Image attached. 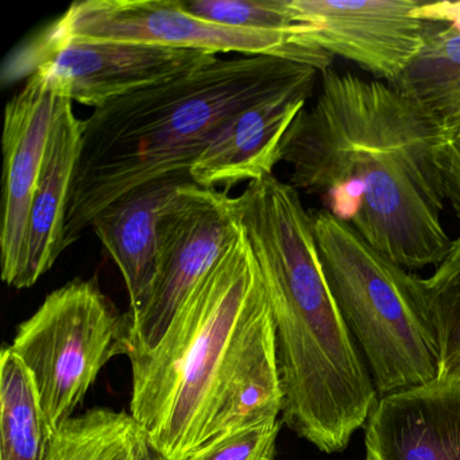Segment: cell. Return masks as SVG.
I'll use <instances>...</instances> for the list:
<instances>
[{
    "instance_id": "obj_1",
    "label": "cell",
    "mask_w": 460,
    "mask_h": 460,
    "mask_svg": "<svg viewBox=\"0 0 460 460\" xmlns=\"http://www.w3.org/2000/svg\"><path fill=\"white\" fill-rule=\"evenodd\" d=\"M281 145L289 184L316 196L374 250L408 271L438 266L452 239L448 142L394 85L330 68Z\"/></svg>"
},
{
    "instance_id": "obj_2",
    "label": "cell",
    "mask_w": 460,
    "mask_h": 460,
    "mask_svg": "<svg viewBox=\"0 0 460 460\" xmlns=\"http://www.w3.org/2000/svg\"><path fill=\"white\" fill-rule=\"evenodd\" d=\"M131 416L161 460L279 421L273 316L243 233L192 290L160 343L128 355Z\"/></svg>"
},
{
    "instance_id": "obj_3",
    "label": "cell",
    "mask_w": 460,
    "mask_h": 460,
    "mask_svg": "<svg viewBox=\"0 0 460 460\" xmlns=\"http://www.w3.org/2000/svg\"><path fill=\"white\" fill-rule=\"evenodd\" d=\"M234 209L270 304L281 422L325 454L343 451L379 394L331 292L311 215L274 174L250 182Z\"/></svg>"
},
{
    "instance_id": "obj_4",
    "label": "cell",
    "mask_w": 460,
    "mask_h": 460,
    "mask_svg": "<svg viewBox=\"0 0 460 460\" xmlns=\"http://www.w3.org/2000/svg\"><path fill=\"white\" fill-rule=\"evenodd\" d=\"M304 64L268 56L215 58L201 68L122 96L85 119L63 249L128 190L190 172L239 112L319 77Z\"/></svg>"
},
{
    "instance_id": "obj_5",
    "label": "cell",
    "mask_w": 460,
    "mask_h": 460,
    "mask_svg": "<svg viewBox=\"0 0 460 460\" xmlns=\"http://www.w3.org/2000/svg\"><path fill=\"white\" fill-rule=\"evenodd\" d=\"M323 269L378 394L428 384L441 359L421 277L325 209L309 211Z\"/></svg>"
},
{
    "instance_id": "obj_6",
    "label": "cell",
    "mask_w": 460,
    "mask_h": 460,
    "mask_svg": "<svg viewBox=\"0 0 460 460\" xmlns=\"http://www.w3.org/2000/svg\"><path fill=\"white\" fill-rule=\"evenodd\" d=\"M128 312H119L95 279L53 290L18 327L10 349L31 373L53 430L74 417L102 368L128 354Z\"/></svg>"
},
{
    "instance_id": "obj_7",
    "label": "cell",
    "mask_w": 460,
    "mask_h": 460,
    "mask_svg": "<svg viewBox=\"0 0 460 460\" xmlns=\"http://www.w3.org/2000/svg\"><path fill=\"white\" fill-rule=\"evenodd\" d=\"M40 36L49 41L122 42L168 49L268 56L312 66L320 74L333 58L284 34L230 28L185 12L180 0H84L72 4Z\"/></svg>"
},
{
    "instance_id": "obj_8",
    "label": "cell",
    "mask_w": 460,
    "mask_h": 460,
    "mask_svg": "<svg viewBox=\"0 0 460 460\" xmlns=\"http://www.w3.org/2000/svg\"><path fill=\"white\" fill-rule=\"evenodd\" d=\"M217 58L201 50L122 42L49 41L39 34L10 56L2 82L9 84L37 75L56 98L96 110Z\"/></svg>"
},
{
    "instance_id": "obj_9",
    "label": "cell",
    "mask_w": 460,
    "mask_h": 460,
    "mask_svg": "<svg viewBox=\"0 0 460 460\" xmlns=\"http://www.w3.org/2000/svg\"><path fill=\"white\" fill-rule=\"evenodd\" d=\"M241 233L234 198L190 182L160 225L158 270L144 308L130 316L128 357L160 343L192 290Z\"/></svg>"
},
{
    "instance_id": "obj_10",
    "label": "cell",
    "mask_w": 460,
    "mask_h": 460,
    "mask_svg": "<svg viewBox=\"0 0 460 460\" xmlns=\"http://www.w3.org/2000/svg\"><path fill=\"white\" fill-rule=\"evenodd\" d=\"M420 0H289L305 41L394 85L419 56L424 21Z\"/></svg>"
},
{
    "instance_id": "obj_11",
    "label": "cell",
    "mask_w": 460,
    "mask_h": 460,
    "mask_svg": "<svg viewBox=\"0 0 460 460\" xmlns=\"http://www.w3.org/2000/svg\"><path fill=\"white\" fill-rule=\"evenodd\" d=\"M58 99L31 75L4 110V200L0 226L2 279L14 288L22 269L29 215L41 176Z\"/></svg>"
},
{
    "instance_id": "obj_12",
    "label": "cell",
    "mask_w": 460,
    "mask_h": 460,
    "mask_svg": "<svg viewBox=\"0 0 460 460\" xmlns=\"http://www.w3.org/2000/svg\"><path fill=\"white\" fill-rule=\"evenodd\" d=\"M365 460H460V379L382 395L366 422Z\"/></svg>"
},
{
    "instance_id": "obj_13",
    "label": "cell",
    "mask_w": 460,
    "mask_h": 460,
    "mask_svg": "<svg viewBox=\"0 0 460 460\" xmlns=\"http://www.w3.org/2000/svg\"><path fill=\"white\" fill-rule=\"evenodd\" d=\"M317 79L293 85L236 114L190 166L195 184L227 192L243 181L273 174L281 145L314 95Z\"/></svg>"
},
{
    "instance_id": "obj_14",
    "label": "cell",
    "mask_w": 460,
    "mask_h": 460,
    "mask_svg": "<svg viewBox=\"0 0 460 460\" xmlns=\"http://www.w3.org/2000/svg\"><path fill=\"white\" fill-rule=\"evenodd\" d=\"M190 182V172H181L139 185L99 212L91 225L122 273L130 316L144 308L157 277L161 220Z\"/></svg>"
},
{
    "instance_id": "obj_15",
    "label": "cell",
    "mask_w": 460,
    "mask_h": 460,
    "mask_svg": "<svg viewBox=\"0 0 460 460\" xmlns=\"http://www.w3.org/2000/svg\"><path fill=\"white\" fill-rule=\"evenodd\" d=\"M85 120L74 103L58 99L41 176L29 215L25 257L15 289H26L52 269L64 252L66 214L82 155Z\"/></svg>"
},
{
    "instance_id": "obj_16",
    "label": "cell",
    "mask_w": 460,
    "mask_h": 460,
    "mask_svg": "<svg viewBox=\"0 0 460 460\" xmlns=\"http://www.w3.org/2000/svg\"><path fill=\"white\" fill-rule=\"evenodd\" d=\"M394 87L421 104L443 128L448 142V204L460 220V31L424 21V41Z\"/></svg>"
},
{
    "instance_id": "obj_17",
    "label": "cell",
    "mask_w": 460,
    "mask_h": 460,
    "mask_svg": "<svg viewBox=\"0 0 460 460\" xmlns=\"http://www.w3.org/2000/svg\"><path fill=\"white\" fill-rule=\"evenodd\" d=\"M53 432L31 373L7 347L0 357V460H48Z\"/></svg>"
},
{
    "instance_id": "obj_18",
    "label": "cell",
    "mask_w": 460,
    "mask_h": 460,
    "mask_svg": "<svg viewBox=\"0 0 460 460\" xmlns=\"http://www.w3.org/2000/svg\"><path fill=\"white\" fill-rule=\"evenodd\" d=\"M145 443L131 413L93 408L53 432L48 460H142Z\"/></svg>"
},
{
    "instance_id": "obj_19",
    "label": "cell",
    "mask_w": 460,
    "mask_h": 460,
    "mask_svg": "<svg viewBox=\"0 0 460 460\" xmlns=\"http://www.w3.org/2000/svg\"><path fill=\"white\" fill-rule=\"evenodd\" d=\"M185 12L230 28L284 34L298 41L303 28L290 12L289 0H180ZM309 44V42H308ZM314 45V44H312Z\"/></svg>"
},
{
    "instance_id": "obj_20",
    "label": "cell",
    "mask_w": 460,
    "mask_h": 460,
    "mask_svg": "<svg viewBox=\"0 0 460 460\" xmlns=\"http://www.w3.org/2000/svg\"><path fill=\"white\" fill-rule=\"evenodd\" d=\"M421 285L443 367L460 351V234L432 276L421 279Z\"/></svg>"
},
{
    "instance_id": "obj_21",
    "label": "cell",
    "mask_w": 460,
    "mask_h": 460,
    "mask_svg": "<svg viewBox=\"0 0 460 460\" xmlns=\"http://www.w3.org/2000/svg\"><path fill=\"white\" fill-rule=\"evenodd\" d=\"M281 424L277 421L238 430L185 460H273Z\"/></svg>"
},
{
    "instance_id": "obj_22",
    "label": "cell",
    "mask_w": 460,
    "mask_h": 460,
    "mask_svg": "<svg viewBox=\"0 0 460 460\" xmlns=\"http://www.w3.org/2000/svg\"><path fill=\"white\" fill-rule=\"evenodd\" d=\"M411 17L420 21L446 23L460 31V0L444 2H422Z\"/></svg>"
},
{
    "instance_id": "obj_23",
    "label": "cell",
    "mask_w": 460,
    "mask_h": 460,
    "mask_svg": "<svg viewBox=\"0 0 460 460\" xmlns=\"http://www.w3.org/2000/svg\"><path fill=\"white\" fill-rule=\"evenodd\" d=\"M438 376H451V378L460 379V351L444 363Z\"/></svg>"
},
{
    "instance_id": "obj_24",
    "label": "cell",
    "mask_w": 460,
    "mask_h": 460,
    "mask_svg": "<svg viewBox=\"0 0 460 460\" xmlns=\"http://www.w3.org/2000/svg\"><path fill=\"white\" fill-rule=\"evenodd\" d=\"M142 460H161L160 457L153 452V449L150 448L147 441L145 443L144 449H142Z\"/></svg>"
}]
</instances>
